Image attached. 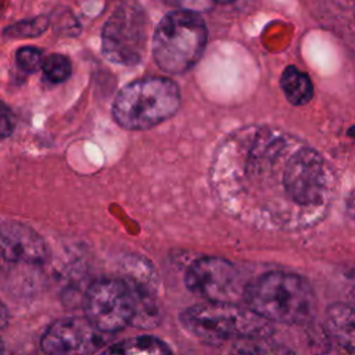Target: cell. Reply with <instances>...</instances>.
<instances>
[{
	"mask_svg": "<svg viewBox=\"0 0 355 355\" xmlns=\"http://www.w3.org/2000/svg\"><path fill=\"white\" fill-rule=\"evenodd\" d=\"M209 182L232 218L266 232H298L318 225L331 207L336 179L324 158L300 137L251 125L216 147Z\"/></svg>",
	"mask_w": 355,
	"mask_h": 355,
	"instance_id": "1",
	"label": "cell"
},
{
	"mask_svg": "<svg viewBox=\"0 0 355 355\" xmlns=\"http://www.w3.org/2000/svg\"><path fill=\"white\" fill-rule=\"evenodd\" d=\"M243 301L247 308L268 322L298 324L315 309V293L301 276L273 270L247 282Z\"/></svg>",
	"mask_w": 355,
	"mask_h": 355,
	"instance_id": "2",
	"label": "cell"
},
{
	"mask_svg": "<svg viewBox=\"0 0 355 355\" xmlns=\"http://www.w3.org/2000/svg\"><path fill=\"white\" fill-rule=\"evenodd\" d=\"M15 61L21 71L26 73H32V72H36L39 68H42V64L44 61V54L37 47L25 46L18 49L15 54Z\"/></svg>",
	"mask_w": 355,
	"mask_h": 355,
	"instance_id": "16",
	"label": "cell"
},
{
	"mask_svg": "<svg viewBox=\"0 0 355 355\" xmlns=\"http://www.w3.org/2000/svg\"><path fill=\"white\" fill-rule=\"evenodd\" d=\"M43 73L47 80L53 83H61L71 76L72 65L71 61L62 54H50L42 64Z\"/></svg>",
	"mask_w": 355,
	"mask_h": 355,
	"instance_id": "14",
	"label": "cell"
},
{
	"mask_svg": "<svg viewBox=\"0 0 355 355\" xmlns=\"http://www.w3.org/2000/svg\"><path fill=\"white\" fill-rule=\"evenodd\" d=\"M147 17L135 4H121L107 19L101 33V50L111 62L132 67L143 60L147 44Z\"/></svg>",
	"mask_w": 355,
	"mask_h": 355,
	"instance_id": "7",
	"label": "cell"
},
{
	"mask_svg": "<svg viewBox=\"0 0 355 355\" xmlns=\"http://www.w3.org/2000/svg\"><path fill=\"white\" fill-rule=\"evenodd\" d=\"M215 1H219V3H229V1H233V0H215Z\"/></svg>",
	"mask_w": 355,
	"mask_h": 355,
	"instance_id": "20",
	"label": "cell"
},
{
	"mask_svg": "<svg viewBox=\"0 0 355 355\" xmlns=\"http://www.w3.org/2000/svg\"><path fill=\"white\" fill-rule=\"evenodd\" d=\"M85 316L100 331L110 334L133 323L136 291L130 280L101 279L94 282L83 298Z\"/></svg>",
	"mask_w": 355,
	"mask_h": 355,
	"instance_id": "6",
	"label": "cell"
},
{
	"mask_svg": "<svg viewBox=\"0 0 355 355\" xmlns=\"http://www.w3.org/2000/svg\"><path fill=\"white\" fill-rule=\"evenodd\" d=\"M184 283L193 294L214 302L243 300L247 284L236 265L220 257H201L191 262Z\"/></svg>",
	"mask_w": 355,
	"mask_h": 355,
	"instance_id": "8",
	"label": "cell"
},
{
	"mask_svg": "<svg viewBox=\"0 0 355 355\" xmlns=\"http://www.w3.org/2000/svg\"><path fill=\"white\" fill-rule=\"evenodd\" d=\"M12 129H14V122H12L11 114L3 104H0V140L10 136Z\"/></svg>",
	"mask_w": 355,
	"mask_h": 355,
	"instance_id": "18",
	"label": "cell"
},
{
	"mask_svg": "<svg viewBox=\"0 0 355 355\" xmlns=\"http://www.w3.org/2000/svg\"><path fill=\"white\" fill-rule=\"evenodd\" d=\"M179 320L187 333L209 344L263 340L272 330L268 320L236 302L197 304L182 311Z\"/></svg>",
	"mask_w": 355,
	"mask_h": 355,
	"instance_id": "3",
	"label": "cell"
},
{
	"mask_svg": "<svg viewBox=\"0 0 355 355\" xmlns=\"http://www.w3.org/2000/svg\"><path fill=\"white\" fill-rule=\"evenodd\" d=\"M172 6H176L179 10H187L194 12H202L209 10L215 0H165Z\"/></svg>",
	"mask_w": 355,
	"mask_h": 355,
	"instance_id": "17",
	"label": "cell"
},
{
	"mask_svg": "<svg viewBox=\"0 0 355 355\" xmlns=\"http://www.w3.org/2000/svg\"><path fill=\"white\" fill-rule=\"evenodd\" d=\"M3 351V341H1V338H0V352Z\"/></svg>",
	"mask_w": 355,
	"mask_h": 355,
	"instance_id": "21",
	"label": "cell"
},
{
	"mask_svg": "<svg viewBox=\"0 0 355 355\" xmlns=\"http://www.w3.org/2000/svg\"><path fill=\"white\" fill-rule=\"evenodd\" d=\"M280 87L284 97L293 105H304L309 103L315 93L311 78L294 65H288L283 71Z\"/></svg>",
	"mask_w": 355,
	"mask_h": 355,
	"instance_id": "12",
	"label": "cell"
},
{
	"mask_svg": "<svg viewBox=\"0 0 355 355\" xmlns=\"http://www.w3.org/2000/svg\"><path fill=\"white\" fill-rule=\"evenodd\" d=\"M179 86L168 78H143L123 86L112 104L115 122L128 130H147L180 108Z\"/></svg>",
	"mask_w": 355,
	"mask_h": 355,
	"instance_id": "4",
	"label": "cell"
},
{
	"mask_svg": "<svg viewBox=\"0 0 355 355\" xmlns=\"http://www.w3.org/2000/svg\"><path fill=\"white\" fill-rule=\"evenodd\" d=\"M110 354L121 355H137V354H169L171 348L157 337L153 336H136L122 340L105 349Z\"/></svg>",
	"mask_w": 355,
	"mask_h": 355,
	"instance_id": "13",
	"label": "cell"
},
{
	"mask_svg": "<svg viewBox=\"0 0 355 355\" xmlns=\"http://www.w3.org/2000/svg\"><path fill=\"white\" fill-rule=\"evenodd\" d=\"M327 327L343 351H355V309L337 304L329 309Z\"/></svg>",
	"mask_w": 355,
	"mask_h": 355,
	"instance_id": "11",
	"label": "cell"
},
{
	"mask_svg": "<svg viewBox=\"0 0 355 355\" xmlns=\"http://www.w3.org/2000/svg\"><path fill=\"white\" fill-rule=\"evenodd\" d=\"M0 255L8 262L39 265L49 258V248L33 229L11 222L0 226Z\"/></svg>",
	"mask_w": 355,
	"mask_h": 355,
	"instance_id": "10",
	"label": "cell"
},
{
	"mask_svg": "<svg viewBox=\"0 0 355 355\" xmlns=\"http://www.w3.org/2000/svg\"><path fill=\"white\" fill-rule=\"evenodd\" d=\"M7 323V311L6 308L0 304V327H3Z\"/></svg>",
	"mask_w": 355,
	"mask_h": 355,
	"instance_id": "19",
	"label": "cell"
},
{
	"mask_svg": "<svg viewBox=\"0 0 355 355\" xmlns=\"http://www.w3.org/2000/svg\"><path fill=\"white\" fill-rule=\"evenodd\" d=\"M105 333L85 318H64L53 322L44 331L40 345L47 354L71 355L100 351Z\"/></svg>",
	"mask_w": 355,
	"mask_h": 355,
	"instance_id": "9",
	"label": "cell"
},
{
	"mask_svg": "<svg viewBox=\"0 0 355 355\" xmlns=\"http://www.w3.org/2000/svg\"><path fill=\"white\" fill-rule=\"evenodd\" d=\"M354 298H355V293H354ZM355 301V300H354Z\"/></svg>",
	"mask_w": 355,
	"mask_h": 355,
	"instance_id": "22",
	"label": "cell"
},
{
	"mask_svg": "<svg viewBox=\"0 0 355 355\" xmlns=\"http://www.w3.org/2000/svg\"><path fill=\"white\" fill-rule=\"evenodd\" d=\"M207 44V26L198 12L175 10L157 25L153 35V57L166 73L180 75L201 58Z\"/></svg>",
	"mask_w": 355,
	"mask_h": 355,
	"instance_id": "5",
	"label": "cell"
},
{
	"mask_svg": "<svg viewBox=\"0 0 355 355\" xmlns=\"http://www.w3.org/2000/svg\"><path fill=\"white\" fill-rule=\"evenodd\" d=\"M49 26V18L44 15H39L31 19L19 21L14 25H10L4 35L8 37H35L42 35Z\"/></svg>",
	"mask_w": 355,
	"mask_h": 355,
	"instance_id": "15",
	"label": "cell"
}]
</instances>
